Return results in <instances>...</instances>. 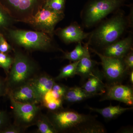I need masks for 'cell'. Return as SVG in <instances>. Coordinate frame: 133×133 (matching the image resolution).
<instances>
[{"label":"cell","instance_id":"cell-1","mask_svg":"<svg viewBox=\"0 0 133 133\" xmlns=\"http://www.w3.org/2000/svg\"><path fill=\"white\" fill-rule=\"evenodd\" d=\"M130 19L122 12H116L90 33L88 44L104 48L118 41L131 24Z\"/></svg>","mask_w":133,"mask_h":133},{"label":"cell","instance_id":"cell-2","mask_svg":"<svg viewBox=\"0 0 133 133\" xmlns=\"http://www.w3.org/2000/svg\"><path fill=\"white\" fill-rule=\"evenodd\" d=\"M14 48V62L5 78L8 92L30 82L40 70L38 64L27 52Z\"/></svg>","mask_w":133,"mask_h":133},{"label":"cell","instance_id":"cell-3","mask_svg":"<svg viewBox=\"0 0 133 133\" xmlns=\"http://www.w3.org/2000/svg\"><path fill=\"white\" fill-rule=\"evenodd\" d=\"M3 34L15 48H22L29 51H50L55 49L52 37L41 31L12 28Z\"/></svg>","mask_w":133,"mask_h":133},{"label":"cell","instance_id":"cell-4","mask_svg":"<svg viewBox=\"0 0 133 133\" xmlns=\"http://www.w3.org/2000/svg\"><path fill=\"white\" fill-rule=\"evenodd\" d=\"M47 115L57 133H80L88 123L96 119L97 116L63 108L55 111H49Z\"/></svg>","mask_w":133,"mask_h":133},{"label":"cell","instance_id":"cell-5","mask_svg":"<svg viewBox=\"0 0 133 133\" xmlns=\"http://www.w3.org/2000/svg\"><path fill=\"white\" fill-rule=\"evenodd\" d=\"M124 0H90L81 11L83 26L89 28L95 26L106 17L119 8Z\"/></svg>","mask_w":133,"mask_h":133},{"label":"cell","instance_id":"cell-6","mask_svg":"<svg viewBox=\"0 0 133 133\" xmlns=\"http://www.w3.org/2000/svg\"><path fill=\"white\" fill-rule=\"evenodd\" d=\"M46 0H0V4L15 22L27 23L45 5Z\"/></svg>","mask_w":133,"mask_h":133},{"label":"cell","instance_id":"cell-7","mask_svg":"<svg viewBox=\"0 0 133 133\" xmlns=\"http://www.w3.org/2000/svg\"><path fill=\"white\" fill-rule=\"evenodd\" d=\"M8 96L14 119V123L24 130L35 125L41 114V106L38 104L22 103L14 100Z\"/></svg>","mask_w":133,"mask_h":133},{"label":"cell","instance_id":"cell-8","mask_svg":"<svg viewBox=\"0 0 133 133\" xmlns=\"http://www.w3.org/2000/svg\"><path fill=\"white\" fill-rule=\"evenodd\" d=\"M64 17V13L56 12L43 7L27 24L36 31L46 33L52 37L56 25Z\"/></svg>","mask_w":133,"mask_h":133},{"label":"cell","instance_id":"cell-9","mask_svg":"<svg viewBox=\"0 0 133 133\" xmlns=\"http://www.w3.org/2000/svg\"><path fill=\"white\" fill-rule=\"evenodd\" d=\"M100 58L103 69V74L107 81V84L121 83L126 74L123 58H118L105 56L96 50L91 49Z\"/></svg>","mask_w":133,"mask_h":133},{"label":"cell","instance_id":"cell-10","mask_svg":"<svg viewBox=\"0 0 133 133\" xmlns=\"http://www.w3.org/2000/svg\"><path fill=\"white\" fill-rule=\"evenodd\" d=\"M105 91L100 99V101L115 100L123 102L128 105L133 104V91L131 87L123 85L121 83L107 84Z\"/></svg>","mask_w":133,"mask_h":133},{"label":"cell","instance_id":"cell-11","mask_svg":"<svg viewBox=\"0 0 133 133\" xmlns=\"http://www.w3.org/2000/svg\"><path fill=\"white\" fill-rule=\"evenodd\" d=\"M7 95L17 102L37 104H41V97L30 81L9 92Z\"/></svg>","mask_w":133,"mask_h":133},{"label":"cell","instance_id":"cell-12","mask_svg":"<svg viewBox=\"0 0 133 133\" xmlns=\"http://www.w3.org/2000/svg\"><path fill=\"white\" fill-rule=\"evenodd\" d=\"M104 78L102 71L95 67L81 87L92 97L102 95L105 91L106 84L103 82Z\"/></svg>","mask_w":133,"mask_h":133},{"label":"cell","instance_id":"cell-13","mask_svg":"<svg viewBox=\"0 0 133 133\" xmlns=\"http://www.w3.org/2000/svg\"><path fill=\"white\" fill-rule=\"evenodd\" d=\"M55 33L66 44L81 42L88 37L90 33H86L76 23L64 28L57 29Z\"/></svg>","mask_w":133,"mask_h":133},{"label":"cell","instance_id":"cell-14","mask_svg":"<svg viewBox=\"0 0 133 133\" xmlns=\"http://www.w3.org/2000/svg\"><path fill=\"white\" fill-rule=\"evenodd\" d=\"M132 44V37L129 36L104 48L103 55L110 57L123 58L133 50Z\"/></svg>","mask_w":133,"mask_h":133},{"label":"cell","instance_id":"cell-15","mask_svg":"<svg viewBox=\"0 0 133 133\" xmlns=\"http://www.w3.org/2000/svg\"><path fill=\"white\" fill-rule=\"evenodd\" d=\"M84 45L85 47V52L83 57L79 60L76 72V75L80 76L83 80L87 79L97 64V62L91 58L88 43L85 44Z\"/></svg>","mask_w":133,"mask_h":133},{"label":"cell","instance_id":"cell-16","mask_svg":"<svg viewBox=\"0 0 133 133\" xmlns=\"http://www.w3.org/2000/svg\"><path fill=\"white\" fill-rule=\"evenodd\" d=\"M56 82L55 78L49 74L40 72L30 81L41 99L44 94L51 90Z\"/></svg>","mask_w":133,"mask_h":133},{"label":"cell","instance_id":"cell-17","mask_svg":"<svg viewBox=\"0 0 133 133\" xmlns=\"http://www.w3.org/2000/svg\"><path fill=\"white\" fill-rule=\"evenodd\" d=\"M87 108L91 111L96 112L100 114L105 119L111 120L116 118L127 111L133 109V107H122L119 105H112L111 104L109 107L103 108L87 107Z\"/></svg>","mask_w":133,"mask_h":133},{"label":"cell","instance_id":"cell-18","mask_svg":"<svg viewBox=\"0 0 133 133\" xmlns=\"http://www.w3.org/2000/svg\"><path fill=\"white\" fill-rule=\"evenodd\" d=\"M92 97L81 87L75 86L68 87L63 98L64 102L69 104L81 102Z\"/></svg>","mask_w":133,"mask_h":133},{"label":"cell","instance_id":"cell-19","mask_svg":"<svg viewBox=\"0 0 133 133\" xmlns=\"http://www.w3.org/2000/svg\"><path fill=\"white\" fill-rule=\"evenodd\" d=\"M63 100L56 97L50 90L42 97L40 104L49 111L52 112L63 108Z\"/></svg>","mask_w":133,"mask_h":133},{"label":"cell","instance_id":"cell-20","mask_svg":"<svg viewBox=\"0 0 133 133\" xmlns=\"http://www.w3.org/2000/svg\"><path fill=\"white\" fill-rule=\"evenodd\" d=\"M35 125L37 127V133H57L47 115L43 114L42 113L38 116Z\"/></svg>","mask_w":133,"mask_h":133},{"label":"cell","instance_id":"cell-21","mask_svg":"<svg viewBox=\"0 0 133 133\" xmlns=\"http://www.w3.org/2000/svg\"><path fill=\"white\" fill-rule=\"evenodd\" d=\"M85 50V47L84 44L83 46L81 42L78 43V44L72 51L64 52L63 58L68 59L72 62H77L83 57Z\"/></svg>","mask_w":133,"mask_h":133},{"label":"cell","instance_id":"cell-22","mask_svg":"<svg viewBox=\"0 0 133 133\" xmlns=\"http://www.w3.org/2000/svg\"><path fill=\"white\" fill-rule=\"evenodd\" d=\"M79 62H72L62 67L59 74L55 78L56 81L74 77L76 75V69Z\"/></svg>","mask_w":133,"mask_h":133},{"label":"cell","instance_id":"cell-23","mask_svg":"<svg viewBox=\"0 0 133 133\" xmlns=\"http://www.w3.org/2000/svg\"><path fill=\"white\" fill-rule=\"evenodd\" d=\"M14 22L0 4V33H3L8 29L13 28Z\"/></svg>","mask_w":133,"mask_h":133},{"label":"cell","instance_id":"cell-24","mask_svg":"<svg viewBox=\"0 0 133 133\" xmlns=\"http://www.w3.org/2000/svg\"><path fill=\"white\" fill-rule=\"evenodd\" d=\"M14 57L9 55V53L0 52V67L3 69L6 75H7L13 62Z\"/></svg>","mask_w":133,"mask_h":133},{"label":"cell","instance_id":"cell-25","mask_svg":"<svg viewBox=\"0 0 133 133\" xmlns=\"http://www.w3.org/2000/svg\"><path fill=\"white\" fill-rule=\"evenodd\" d=\"M66 0H48L44 7L56 12L64 13Z\"/></svg>","mask_w":133,"mask_h":133},{"label":"cell","instance_id":"cell-26","mask_svg":"<svg viewBox=\"0 0 133 133\" xmlns=\"http://www.w3.org/2000/svg\"><path fill=\"white\" fill-rule=\"evenodd\" d=\"M67 88L68 87L66 86L56 82L52 86L51 92L56 97L63 100Z\"/></svg>","mask_w":133,"mask_h":133},{"label":"cell","instance_id":"cell-27","mask_svg":"<svg viewBox=\"0 0 133 133\" xmlns=\"http://www.w3.org/2000/svg\"><path fill=\"white\" fill-rule=\"evenodd\" d=\"M14 47L9 43L2 33H0V52L9 53L14 50Z\"/></svg>","mask_w":133,"mask_h":133},{"label":"cell","instance_id":"cell-28","mask_svg":"<svg viewBox=\"0 0 133 133\" xmlns=\"http://www.w3.org/2000/svg\"><path fill=\"white\" fill-rule=\"evenodd\" d=\"M125 70L127 74L133 70V50L128 52L123 58Z\"/></svg>","mask_w":133,"mask_h":133},{"label":"cell","instance_id":"cell-29","mask_svg":"<svg viewBox=\"0 0 133 133\" xmlns=\"http://www.w3.org/2000/svg\"><path fill=\"white\" fill-rule=\"evenodd\" d=\"M10 124L9 114L6 111L0 110V131Z\"/></svg>","mask_w":133,"mask_h":133},{"label":"cell","instance_id":"cell-30","mask_svg":"<svg viewBox=\"0 0 133 133\" xmlns=\"http://www.w3.org/2000/svg\"><path fill=\"white\" fill-rule=\"evenodd\" d=\"M24 130L15 124L10 123L8 125L0 131V133H20Z\"/></svg>","mask_w":133,"mask_h":133},{"label":"cell","instance_id":"cell-31","mask_svg":"<svg viewBox=\"0 0 133 133\" xmlns=\"http://www.w3.org/2000/svg\"><path fill=\"white\" fill-rule=\"evenodd\" d=\"M8 89L6 78L0 76V97L8 95Z\"/></svg>","mask_w":133,"mask_h":133},{"label":"cell","instance_id":"cell-32","mask_svg":"<svg viewBox=\"0 0 133 133\" xmlns=\"http://www.w3.org/2000/svg\"><path fill=\"white\" fill-rule=\"evenodd\" d=\"M120 133H133V128H132L125 127L121 129L119 131Z\"/></svg>","mask_w":133,"mask_h":133},{"label":"cell","instance_id":"cell-33","mask_svg":"<svg viewBox=\"0 0 133 133\" xmlns=\"http://www.w3.org/2000/svg\"><path fill=\"white\" fill-rule=\"evenodd\" d=\"M129 80L132 85L133 84V70L129 72Z\"/></svg>","mask_w":133,"mask_h":133},{"label":"cell","instance_id":"cell-34","mask_svg":"<svg viewBox=\"0 0 133 133\" xmlns=\"http://www.w3.org/2000/svg\"><path fill=\"white\" fill-rule=\"evenodd\" d=\"M48 1V0H46V1Z\"/></svg>","mask_w":133,"mask_h":133}]
</instances>
